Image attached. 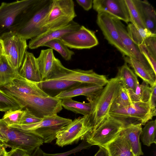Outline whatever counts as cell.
<instances>
[{
	"label": "cell",
	"instance_id": "cell-1",
	"mask_svg": "<svg viewBox=\"0 0 156 156\" xmlns=\"http://www.w3.org/2000/svg\"><path fill=\"white\" fill-rule=\"evenodd\" d=\"M52 2V0H34L7 32H11L26 40L44 32L42 23Z\"/></svg>",
	"mask_w": 156,
	"mask_h": 156
},
{
	"label": "cell",
	"instance_id": "cell-2",
	"mask_svg": "<svg viewBox=\"0 0 156 156\" xmlns=\"http://www.w3.org/2000/svg\"><path fill=\"white\" fill-rule=\"evenodd\" d=\"M122 86L117 77L110 79L98 97L91 102L92 104L91 112L89 115L85 116V124L89 133L110 116L109 112L112 104Z\"/></svg>",
	"mask_w": 156,
	"mask_h": 156
},
{
	"label": "cell",
	"instance_id": "cell-3",
	"mask_svg": "<svg viewBox=\"0 0 156 156\" xmlns=\"http://www.w3.org/2000/svg\"><path fill=\"white\" fill-rule=\"evenodd\" d=\"M0 88L15 98L23 106V109H27L37 117L42 118L46 116L57 115L62 109V100Z\"/></svg>",
	"mask_w": 156,
	"mask_h": 156
},
{
	"label": "cell",
	"instance_id": "cell-4",
	"mask_svg": "<svg viewBox=\"0 0 156 156\" xmlns=\"http://www.w3.org/2000/svg\"><path fill=\"white\" fill-rule=\"evenodd\" d=\"M0 132L6 138L5 147L17 149L31 155L43 144L42 140L34 133L8 126L0 119Z\"/></svg>",
	"mask_w": 156,
	"mask_h": 156
},
{
	"label": "cell",
	"instance_id": "cell-5",
	"mask_svg": "<svg viewBox=\"0 0 156 156\" xmlns=\"http://www.w3.org/2000/svg\"><path fill=\"white\" fill-rule=\"evenodd\" d=\"M72 121L55 115L45 116L35 123L16 124L9 127L32 132L39 136L44 143H49L56 139L59 131Z\"/></svg>",
	"mask_w": 156,
	"mask_h": 156
},
{
	"label": "cell",
	"instance_id": "cell-6",
	"mask_svg": "<svg viewBox=\"0 0 156 156\" xmlns=\"http://www.w3.org/2000/svg\"><path fill=\"white\" fill-rule=\"evenodd\" d=\"M76 16L73 0H52L42 27L45 31L63 27L73 21Z\"/></svg>",
	"mask_w": 156,
	"mask_h": 156
},
{
	"label": "cell",
	"instance_id": "cell-7",
	"mask_svg": "<svg viewBox=\"0 0 156 156\" xmlns=\"http://www.w3.org/2000/svg\"><path fill=\"white\" fill-rule=\"evenodd\" d=\"M66 80L105 86L108 80L106 76L95 73L93 69H71L64 66L60 61L56 58L52 74L48 80Z\"/></svg>",
	"mask_w": 156,
	"mask_h": 156
},
{
	"label": "cell",
	"instance_id": "cell-8",
	"mask_svg": "<svg viewBox=\"0 0 156 156\" xmlns=\"http://www.w3.org/2000/svg\"><path fill=\"white\" fill-rule=\"evenodd\" d=\"M127 125L124 120L110 115L96 128L88 133L84 139L91 146L105 147L114 140Z\"/></svg>",
	"mask_w": 156,
	"mask_h": 156
},
{
	"label": "cell",
	"instance_id": "cell-9",
	"mask_svg": "<svg viewBox=\"0 0 156 156\" xmlns=\"http://www.w3.org/2000/svg\"><path fill=\"white\" fill-rule=\"evenodd\" d=\"M3 54L10 65L19 71L21 66L28 47L26 40L10 31L0 37Z\"/></svg>",
	"mask_w": 156,
	"mask_h": 156
},
{
	"label": "cell",
	"instance_id": "cell-10",
	"mask_svg": "<svg viewBox=\"0 0 156 156\" xmlns=\"http://www.w3.org/2000/svg\"><path fill=\"white\" fill-rule=\"evenodd\" d=\"M109 115L124 120L128 125L140 123L144 125L153 117L148 101L133 102L127 106L110 111Z\"/></svg>",
	"mask_w": 156,
	"mask_h": 156
},
{
	"label": "cell",
	"instance_id": "cell-11",
	"mask_svg": "<svg viewBox=\"0 0 156 156\" xmlns=\"http://www.w3.org/2000/svg\"><path fill=\"white\" fill-rule=\"evenodd\" d=\"M89 132L85 124V116L75 119L57 133L55 144L62 147L83 140Z\"/></svg>",
	"mask_w": 156,
	"mask_h": 156
},
{
	"label": "cell",
	"instance_id": "cell-12",
	"mask_svg": "<svg viewBox=\"0 0 156 156\" xmlns=\"http://www.w3.org/2000/svg\"><path fill=\"white\" fill-rule=\"evenodd\" d=\"M33 1L34 0H22L1 3L0 5V37L8 31L19 16Z\"/></svg>",
	"mask_w": 156,
	"mask_h": 156
},
{
	"label": "cell",
	"instance_id": "cell-13",
	"mask_svg": "<svg viewBox=\"0 0 156 156\" xmlns=\"http://www.w3.org/2000/svg\"><path fill=\"white\" fill-rule=\"evenodd\" d=\"M59 39L68 48L77 49H90L98 44L94 32L83 26Z\"/></svg>",
	"mask_w": 156,
	"mask_h": 156
},
{
	"label": "cell",
	"instance_id": "cell-14",
	"mask_svg": "<svg viewBox=\"0 0 156 156\" xmlns=\"http://www.w3.org/2000/svg\"><path fill=\"white\" fill-rule=\"evenodd\" d=\"M96 22L108 42L123 56H131L124 48L115 25L113 16L104 12L98 13Z\"/></svg>",
	"mask_w": 156,
	"mask_h": 156
},
{
	"label": "cell",
	"instance_id": "cell-15",
	"mask_svg": "<svg viewBox=\"0 0 156 156\" xmlns=\"http://www.w3.org/2000/svg\"><path fill=\"white\" fill-rule=\"evenodd\" d=\"M92 7L98 13L105 12L126 23L130 22L125 0H94Z\"/></svg>",
	"mask_w": 156,
	"mask_h": 156
},
{
	"label": "cell",
	"instance_id": "cell-16",
	"mask_svg": "<svg viewBox=\"0 0 156 156\" xmlns=\"http://www.w3.org/2000/svg\"><path fill=\"white\" fill-rule=\"evenodd\" d=\"M80 26L73 20L64 27L46 30L30 39L28 47L33 49L42 47L46 42L54 39H59L66 34L78 29Z\"/></svg>",
	"mask_w": 156,
	"mask_h": 156
},
{
	"label": "cell",
	"instance_id": "cell-17",
	"mask_svg": "<svg viewBox=\"0 0 156 156\" xmlns=\"http://www.w3.org/2000/svg\"><path fill=\"white\" fill-rule=\"evenodd\" d=\"M104 87L95 84L82 83L76 87L62 92L55 98L63 100L83 95L86 97L88 101L91 102L98 97Z\"/></svg>",
	"mask_w": 156,
	"mask_h": 156
},
{
	"label": "cell",
	"instance_id": "cell-18",
	"mask_svg": "<svg viewBox=\"0 0 156 156\" xmlns=\"http://www.w3.org/2000/svg\"><path fill=\"white\" fill-rule=\"evenodd\" d=\"M113 18L121 41L126 49L131 56L138 60L147 68L152 69L141 53L138 46L130 39L125 26L120 20L113 17Z\"/></svg>",
	"mask_w": 156,
	"mask_h": 156
},
{
	"label": "cell",
	"instance_id": "cell-19",
	"mask_svg": "<svg viewBox=\"0 0 156 156\" xmlns=\"http://www.w3.org/2000/svg\"><path fill=\"white\" fill-rule=\"evenodd\" d=\"M37 83L48 96L55 98L62 92L76 87L82 83L66 80H57L42 81Z\"/></svg>",
	"mask_w": 156,
	"mask_h": 156
},
{
	"label": "cell",
	"instance_id": "cell-20",
	"mask_svg": "<svg viewBox=\"0 0 156 156\" xmlns=\"http://www.w3.org/2000/svg\"><path fill=\"white\" fill-rule=\"evenodd\" d=\"M2 87L23 94L48 96L40 88L37 83L28 80L19 75L10 83Z\"/></svg>",
	"mask_w": 156,
	"mask_h": 156
},
{
	"label": "cell",
	"instance_id": "cell-21",
	"mask_svg": "<svg viewBox=\"0 0 156 156\" xmlns=\"http://www.w3.org/2000/svg\"><path fill=\"white\" fill-rule=\"evenodd\" d=\"M133 1L145 28L156 34V13L153 7L147 0Z\"/></svg>",
	"mask_w": 156,
	"mask_h": 156
},
{
	"label": "cell",
	"instance_id": "cell-22",
	"mask_svg": "<svg viewBox=\"0 0 156 156\" xmlns=\"http://www.w3.org/2000/svg\"><path fill=\"white\" fill-rule=\"evenodd\" d=\"M19 73L20 76L32 81L38 83L42 81L36 58L32 53L26 52Z\"/></svg>",
	"mask_w": 156,
	"mask_h": 156
},
{
	"label": "cell",
	"instance_id": "cell-23",
	"mask_svg": "<svg viewBox=\"0 0 156 156\" xmlns=\"http://www.w3.org/2000/svg\"><path fill=\"white\" fill-rule=\"evenodd\" d=\"M56 58L53 50L51 48L41 50L38 57L36 58L42 81L50 78L54 70Z\"/></svg>",
	"mask_w": 156,
	"mask_h": 156
},
{
	"label": "cell",
	"instance_id": "cell-24",
	"mask_svg": "<svg viewBox=\"0 0 156 156\" xmlns=\"http://www.w3.org/2000/svg\"><path fill=\"white\" fill-rule=\"evenodd\" d=\"M142 125L140 123L129 124L126 126L121 131L127 140L134 156L144 154L140 142Z\"/></svg>",
	"mask_w": 156,
	"mask_h": 156
},
{
	"label": "cell",
	"instance_id": "cell-25",
	"mask_svg": "<svg viewBox=\"0 0 156 156\" xmlns=\"http://www.w3.org/2000/svg\"><path fill=\"white\" fill-rule=\"evenodd\" d=\"M125 62L133 69L135 73L150 87L156 84V74L152 69L147 68L132 56H124Z\"/></svg>",
	"mask_w": 156,
	"mask_h": 156
},
{
	"label": "cell",
	"instance_id": "cell-26",
	"mask_svg": "<svg viewBox=\"0 0 156 156\" xmlns=\"http://www.w3.org/2000/svg\"><path fill=\"white\" fill-rule=\"evenodd\" d=\"M105 147L110 156H134L127 140L121 132Z\"/></svg>",
	"mask_w": 156,
	"mask_h": 156
},
{
	"label": "cell",
	"instance_id": "cell-27",
	"mask_svg": "<svg viewBox=\"0 0 156 156\" xmlns=\"http://www.w3.org/2000/svg\"><path fill=\"white\" fill-rule=\"evenodd\" d=\"M118 69L116 77L120 80L122 87L127 90L135 91L139 83L136 74L126 62Z\"/></svg>",
	"mask_w": 156,
	"mask_h": 156
},
{
	"label": "cell",
	"instance_id": "cell-28",
	"mask_svg": "<svg viewBox=\"0 0 156 156\" xmlns=\"http://www.w3.org/2000/svg\"><path fill=\"white\" fill-rule=\"evenodd\" d=\"M19 75V71L14 69L2 55L0 58V87L10 83Z\"/></svg>",
	"mask_w": 156,
	"mask_h": 156
},
{
	"label": "cell",
	"instance_id": "cell-29",
	"mask_svg": "<svg viewBox=\"0 0 156 156\" xmlns=\"http://www.w3.org/2000/svg\"><path fill=\"white\" fill-rule=\"evenodd\" d=\"M61 105L65 109L76 113L86 116L89 115L91 111V103L81 102L72 99V98L62 100Z\"/></svg>",
	"mask_w": 156,
	"mask_h": 156
},
{
	"label": "cell",
	"instance_id": "cell-30",
	"mask_svg": "<svg viewBox=\"0 0 156 156\" xmlns=\"http://www.w3.org/2000/svg\"><path fill=\"white\" fill-rule=\"evenodd\" d=\"M126 29L130 39L137 46L143 44L146 38L156 36L147 28L136 27L131 23L128 24Z\"/></svg>",
	"mask_w": 156,
	"mask_h": 156
},
{
	"label": "cell",
	"instance_id": "cell-31",
	"mask_svg": "<svg viewBox=\"0 0 156 156\" xmlns=\"http://www.w3.org/2000/svg\"><path fill=\"white\" fill-rule=\"evenodd\" d=\"M126 90L132 102L148 101L151 92L149 85L143 81L140 84L139 83L137 84L135 91Z\"/></svg>",
	"mask_w": 156,
	"mask_h": 156
},
{
	"label": "cell",
	"instance_id": "cell-32",
	"mask_svg": "<svg viewBox=\"0 0 156 156\" xmlns=\"http://www.w3.org/2000/svg\"><path fill=\"white\" fill-rule=\"evenodd\" d=\"M145 124L140 137L143 144L149 147L153 143L156 144V120L148 121Z\"/></svg>",
	"mask_w": 156,
	"mask_h": 156
},
{
	"label": "cell",
	"instance_id": "cell-33",
	"mask_svg": "<svg viewBox=\"0 0 156 156\" xmlns=\"http://www.w3.org/2000/svg\"><path fill=\"white\" fill-rule=\"evenodd\" d=\"M23 109V107L15 98L0 88V111L6 112L10 109Z\"/></svg>",
	"mask_w": 156,
	"mask_h": 156
},
{
	"label": "cell",
	"instance_id": "cell-34",
	"mask_svg": "<svg viewBox=\"0 0 156 156\" xmlns=\"http://www.w3.org/2000/svg\"><path fill=\"white\" fill-rule=\"evenodd\" d=\"M48 47L58 52L65 60H71L74 52L68 48L59 39H55L44 44L42 47Z\"/></svg>",
	"mask_w": 156,
	"mask_h": 156
},
{
	"label": "cell",
	"instance_id": "cell-35",
	"mask_svg": "<svg viewBox=\"0 0 156 156\" xmlns=\"http://www.w3.org/2000/svg\"><path fill=\"white\" fill-rule=\"evenodd\" d=\"M127 90L122 86L114 100L110 111L122 108L132 104Z\"/></svg>",
	"mask_w": 156,
	"mask_h": 156
},
{
	"label": "cell",
	"instance_id": "cell-36",
	"mask_svg": "<svg viewBox=\"0 0 156 156\" xmlns=\"http://www.w3.org/2000/svg\"><path fill=\"white\" fill-rule=\"evenodd\" d=\"M130 18V22L135 26L142 28L145 27L141 20L133 0H125Z\"/></svg>",
	"mask_w": 156,
	"mask_h": 156
},
{
	"label": "cell",
	"instance_id": "cell-37",
	"mask_svg": "<svg viewBox=\"0 0 156 156\" xmlns=\"http://www.w3.org/2000/svg\"><path fill=\"white\" fill-rule=\"evenodd\" d=\"M24 112L23 109H10L5 112L2 119L9 126L18 124L20 123Z\"/></svg>",
	"mask_w": 156,
	"mask_h": 156
},
{
	"label": "cell",
	"instance_id": "cell-38",
	"mask_svg": "<svg viewBox=\"0 0 156 156\" xmlns=\"http://www.w3.org/2000/svg\"><path fill=\"white\" fill-rule=\"evenodd\" d=\"M91 146L84 139L79 145L69 151L62 153L55 154H47L43 152L41 156H68L71 154L79 152L82 150L87 149Z\"/></svg>",
	"mask_w": 156,
	"mask_h": 156
},
{
	"label": "cell",
	"instance_id": "cell-39",
	"mask_svg": "<svg viewBox=\"0 0 156 156\" xmlns=\"http://www.w3.org/2000/svg\"><path fill=\"white\" fill-rule=\"evenodd\" d=\"M138 46L141 53L155 73L156 74V58L154 57L144 44H141Z\"/></svg>",
	"mask_w": 156,
	"mask_h": 156
},
{
	"label": "cell",
	"instance_id": "cell-40",
	"mask_svg": "<svg viewBox=\"0 0 156 156\" xmlns=\"http://www.w3.org/2000/svg\"><path fill=\"white\" fill-rule=\"evenodd\" d=\"M23 109L24 111V113L19 124H33L38 122L42 119V118L37 117L33 115L27 109Z\"/></svg>",
	"mask_w": 156,
	"mask_h": 156
},
{
	"label": "cell",
	"instance_id": "cell-41",
	"mask_svg": "<svg viewBox=\"0 0 156 156\" xmlns=\"http://www.w3.org/2000/svg\"><path fill=\"white\" fill-rule=\"evenodd\" d=\"M143 44L145 45L150 52L156 58V36L146 38L144 41Z\"/></svg>",
	"mask_w": 156,
	"mask_h": 156
},
{
	"label": "cell",
	"instance_id": "cell-42",
	"mask_svg": "<svg viewBox=\"0 0 156 156\" xmlns=\"http://www.w3.org/2000/svg\"><path fill=\"white\" fill-rule=\"evenodd\" d=\"M151 87V92L148 101L151 111L153 117L156 115V84Z\"/></svg>",
	"mask_w": 156,
	"mask_h": 156
},
{
	"label": "cell",
	"instance_id": "cell-43",
	"mask_svg": "<svg viewBox=\"0 0 156 156\" xmlns=\"http://www.w3.org/2000/svg\"><path fill=\"white\" fill-rule=\"evenodd\" d=\"M76 1L86 11L89 10L92 7V0H76Z\"/></svg>",
	"mask_w": 156,
	"mask_h": 156
},
{
	"label": "cell",
	"instance_id": "cell-44",
	"mask_svg": "<svg viewBox=\"0 0 156 156\" xmlns=\"http://www.w3.org/2000/svg\"><path fill=\"white\" fill-rule=\"evenodd\" d=\"M8 154L9 156H31L27 153L17 149H11Z\"/></svg>",
	"mask_w": 156,
	"mask_h": 156
},
{
	"label": "cell",
	"instance_id": "cell-45",
	"mask_svg": "<svg viewBox=\"0 0 156 156\" xmlns=\"http://www.w3.org/2000/svg\"><path fill=\"white\" fill-rule=\"evenodd\" d=\"M94 156H110L106 148L104 147H99V149Z\"/></svg>",
	"mask_w": 156,
	"mask_h": 156
},
{
	"label": "cell",
	"instance_id": "cell-46",
	"mask_svg": "<svg viewBox=\"0 0 156 156\" xmlns=\"http://www.w3.org/2000/svg\"><path fill=\"white\" fill-rule=\"evenodd\" d=\"M43 151L40 147L37 148L31 154V156H41Z\"/></svg>",
	"mask_w": 156,
	"mask_h": 156
},
{
	"label": "cell",
	"instance_id": "cell-47",
	"mask_svg": "<svg viewBox=\"0 0 156 156\" xmlns=\"http://www.w3.org/2000/svg\"><path fill=\"white\" fill-rule=\"evenodd\" d=\"M6 140V138L0 132V141L4 144Z\"/></svg>",
	"mask_w": 156,
	"mask_h": 156
},
{
	"label": "cell",
	"instance_id": "cell-48",
	"mask_svg": "<svg viewBox=\"0 0 156 156\" xmlns=\"http://www.w3.org/2000/svg\"><path fill=\"white\" fill-rule=\"evenodd\" d=\"M5 147H3L0 148V156L4 154L7 152L5 149Z\"/></svg>",
	"mask_w": 156,
	"mask_h": 156
},
{
	"label": "cell",
	"instance_id": "cell-49",
	"mask_svg": "<svg viewBox=\"0 0 156 156\" xmlns=\"http://www.w3.org/2000/svg\"><path fill=\"white\" fill-rule=\"evenodd\" d=\"M3 54V47L2 43L1 40H0V56Z\"/></svg>",
	"mask_w": 156,
	"mask_h": 156
},
{
	"label": "cell",
	"instance_id": "cell-50",
	"mask_svg": "<svg viewBox=\"0 0 156 156\" xmlns=\"http://www.w3.org/2000/svg\"><path fill=\"white\" fill-rule=\"evenodd\" d=\"M3 147H5L3 143L0 141V148H2Z\"/></svg>",
	"mask_w": 156,
	"mask_h": 156
},
{
	"label": "cell",
	"instance_id": "cell-51",
	"mask_svg": "<svg viewBox=\"0 0 156 156\" xmlns=\"http://www.w3.org/2000/svg\"><path fill=\"white\" fill-rule=\"evenodd\" d=\"M9 154H8V152H7L5 153L4 154L2 155L1 156H8Z\"/></svg>",
	"mask_w": 156,
	"mask_h": 156
},
{
	"label": "cell",
	"instance_id": "cell-52",
	"mask_svg": "<svg viewBox=\"0 0 156 156\" xmlns=\"http://www.w3.org/2000/svg\"><path fill=\"white\" fill-rule=\"evenodd\" d=\"M1 56H0V58Z\"/></svg>",
	"mask_w": 156,
	"mask_h": 156
},
{
	"label": "cell",
	"instance_id": "cell-53",
	"mask_svg": "<svg viewBox=\"0 0 156 156\" xmlns=\"http://www.w3.org/2000/svg\"><path fill=\"white\" fill-rule=\"evenodd\" d=\"M8 156H9V155H8Z\"/></svg>",
	"mask_w": 156,
	"mask_h": 156
}]
</instances>
